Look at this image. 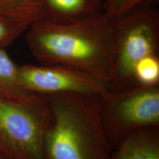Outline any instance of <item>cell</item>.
<instances>
[{
  "instance_id": "6da1fadb",
  "label": "cell",
  "mask_w": 159,
  "mask_h": 159,
  "mask_svg": "<svg viewBox=\"0 0 159 159\" xmlns=\"http://www.w3.org/2000/svg\"><path fill=\"white\" fill-rule=\"evenodd\" d=\"M25 33L30 50L40 63L77 69L111 89L115 69L114 16L102 11L69 23L43 20Z\"/></svg>"
},
{
  "instance_id": "7a4b0ae2",
  "label": "cell",
  "mask_w": 159,
  "mask_h": 159,
  "mask_svg": "<svg viewBox=\"0 0 159 159\" xmlns=\"http://www.w3.org/2000/svg\"><path fill=\"white\" fill-rule=\"evenodd\" d=\"M44 97L49 121L43 137V159H112L101 121L99 95Z\"/></svg>"
},
{
  "instance_id": "3957f363",
  "label": "cell",
  "mask_w": 159,
  "mask_h": 159,
  "mask_svg": "<svg viewBox=\"0 0 159 159\" xmlns=\"http://www.w3.org/2000/svg\"><path fill=\"white\" fill-rule=\"evenodd\" d=\"M115 69L111 90L134 88L133 71L140 59L159 52V11L142 5L114 17Z\"/></svg>"
},
{
  "instance_id": "277c9868",
  "label": "cell",
  "mask_w": 159,
  "mask_h": 159,
  "mask_svg": "<svg viewBox=\"0 0 159 159\" xmlns=\"http://www.w3.org/2000/svg\"><path fill=\"white\" fill-rule=\"evenodd\" d=\"M100 117L114 150L133 131L159 126V85L109 89L100 96Z\"/></svg>"
},
{
  "instance_id": "5b68a950",
  "label": "cell",
  "mask_w": 159,
  "mask_h": 159,
  "mask_svg": "<svg viewBox=\"0 0 159 159\" xmlns=\"http://www.w3.org/2000/svg\"><path fill=\"white\" fill-rule=\"evenodd\" d=\"M49 121L44 97L35 102L0 98V154L7 159H43Z\"/></svg>"
},
{
  "instance_id": "8992f818",
  "label": "cell",
  "mask_w": 159,
  "mask_h": 159,
  "mask_svg": "<svg viewBox=\"0 0 159 159\" xmlns=\"http://www.w3.org/2000/svg\"><path fill=\"white\" fill-rule=\"evenodd\" d=\"M18 76L24 89L43 97L61 94L101 96L111 89L106 83L88 73L61 65L19 66Z\"/></svg>"
},
{
  "instance_id": "52a82bcc",
  "label": "cell",
  "mask_w": 159,
  "mask_h": 159,
  "mask_svg": "<svg viewBox=\"0 0 159 159\" xmlns=\"http://www.w3.org/2000/svg\"><path fill=\"white\" fill-rule=\"evenodd\" d=\"M112 159H159V126L131 132L113 150Z\"/></svg>"
},
{
  "instance_id": "ba28073f",
  "label": "cell",
  "mask_w": 159,
  "mask_h": 159,
  "mask_svg": "<svg viewBox=\"0 0 159 159\" xmlns=\"http://www.w3.org/2000/svg\"><path fill=\"white\" fill-rule=\"evenodd\" d=\"M45 20L69 23L104 11L105 0H43Z\"/></svg>"
},
{
  "instance_id": "9c48e42d",
  "label": "cell",
  "mask_w": 159,
  "mask_h": 159,
  "mask_svg": "<svg viewBox=\"0 0 159 159\" xmlns=\"http://www.w3.org/2000/svg\"><path fill=\"white\" fill-rule=\"evenodd\" d=\"M17 66L5 49H0V98L19 102H35L40 96L21 86L18 76Z\"/></svg>"
},
{
  "instance_id": "30bf717a",
  "label": "cell",
  "mask_w": 159,
  "mask_h": 159,
  "mask_svg": "<svg viewBox=\"0 0 159 159\" xmlns=\"http://www.w3.org/2000/svg\"><path fill=\"white\" fill-rule=\"evenodd\" d=\"M0 16L29 27L45 20L43 0H0Z\"/></svg>"
},
{
  "instance_id": "8fae6325",
  "label": "cell",
  "mask_w": 159,
  "mask_h": 159,
  "mask_svg": "<svg viewBox=\"0 0 159 159\" xmlns=\"http://www.w3.org/2000/svg\"><path fill=\"white\" fill-rule=\"evenodd\" d=\"M133 77L139 86L159 85V55H148L139 60L134 66Z\"/></svg>"
},
{
  "instance_id": "7c38bea8",
  "label": "cell",
  "mask_w": 159,
  "mask_h": 159,
  "mask_svg": "<svg viewBox=\"0 0 159 159\" xmlns=\"http://www.w3.org/2000/svg\"><path fill=\"white\" fill-rule=\"evenodd\" d=\"M28 27L0 16V49L12 44Z\"/></svg>"
},
{
  "instance_id": "4fadbf2b",
  "label": "cell",
  "mask_w": 159,
  "mask_h": 159,
  "mask_svg": "<svg viewBox=\"0 0 159 159\" xmlns=\"http://www.w3.org/2000/svg\"><path fill=\"white\" fill-rule=\"evenodd\" d=\"M159 0H105L104 11L114 17L142 5H156Z\"/></svg>"
},
{
  "instance_id": "5bb4252c",
  "label": "cell",
  "mask_w": 159,
  "mask_h": 159,
  "mask_svg": "<svg viewBox=\"0 0 159 159\" xmlns=\"http://www.w3.org/2000/svg\"><path fill=\"white\" fill-rule=\"evenodd\" d=\"M0 159H7L5 158V157H4L3 156H2L1 154H0Z\"/></svg>"
}]
</instances>
